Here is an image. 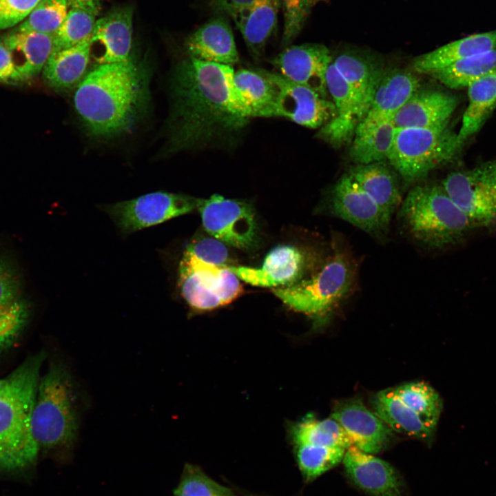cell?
<instances>
[{
  "mask_svg": "<svg viewBox=\"0 0 496 496\" xmlns=\"http://www.w3.org/2000/svg\"><path fill=\"white\" fill-rule=\"evenodd\" d=\"M44 352L24 361L0 390V471L24 468L37 459L39 448L32 432V414Z\"/></svg>",
  "mask_w": 496,
  "mask_h": 496,
  "instance_id": "obj_3",
  "label": "cell"
},
{
  "mask_svg": "<svg viewBox=\"0 0 496 496\" xmlns=\"http://www.w3.org/2000/svg\"><path fill=\"white\" fill-rule=\"evenodd\" d=\"M329 205L332 213L337 217L373 235L386 231L392 215L348 174L342 176L333 186Z\"/></svg>",
  "mask_w": 496,
  "mask_h": 496,
  "instance_id": "obj_13",
  "label": "cell"
},
{
  "mask_svg": "<svg viewBox=\"0 0 496 496\" xmlns=\"http://www.w3.org/2000/svg\"><path fill=\"white\" fill-rule=\"evenodd\" d=\"M132 6L118 7L96 20L92 44L99 43L103 52L99 64L118 63L129 58L132 40Z\"/></svg>",
  "mask_w": 496,
  "mask_h": 496,
  "instance_id": "obj_23",
  "label": "cell"
},
{
  "mask_svg": "<svg viewBox=\"0 0 496 496\" xmlns=\"http://www.w3.org/2000/svg\"><path fill=\"white\" fill-rule=\"evenodd\" d=\"M205 262L227 267L229 252L224 242L212 237L199 238L190 242L186 249Z\"/></svg>",
  "mask_w": 496,
  "mask_h": 496,
  "instance_id": "obj_42",
  "label": "cell"
},
{
  "mask_svg": "<svg viewBox=\"0 0 496 496\" xmlns=\"http://www.w3.org/2000/svg\"><path fill=\"white\" fill-rule=\"evenodd\" d=\"M200 200L185 194L156 192L99 207L122 234H130L189 213L198 209Z\"/></svg>",
  "mask_w": 496,
  "mask_h": 496,
  "instance_id": "obj_10",
  "label": "cell"
},
{
  "mask_svg": "<svg viewBox=\"0 0 496 496\" xmlns=\"http://www.w3.org/2000/svg\"><path fill=\"white\" fill-rule=\"evenodd\" d=\"M99 8L74 6L68 10L61 28L54 35V50L68 48L92 37Z\"/></svg>",
  "mask_w": 496,
  "mask_h": 496,
  "instance_id": "obj_37",
  "label": "cell"
},
{
  "mask_svg": "<svg viewBox=\"0 0 496 496\" xmlns=\"http://www.w3.org/2000/svg\"><path fill=\"white\" fill-rule=\"evenodd\" d=\"M295 444H309L347 450L351 443L341 425L331 416L322 420L307 415L293 427Z\"/></svg>",
  "mask_w": 496,
  "mask_h": 496,
  "instance_id": "obj_35",
  "label": "cell"
},
{
  "mask_svg": "<svg viewBox=\"0 0 496 496\" xmlns=\"http://www.w3.org/2000/svg\"><path fill=\"white\" fill-rule=\"evenodd\" d=\"M395 131L392 119L355 133L349 151L352 161L358 165H365L388 159Z\"/></svg>",
  "mask_w": 496,
  "mask_h": 496,
  "instance_id": "obj_33",
  "label": "cell"
},
{
  "mask_svg": "<svg viewBox=\"0 0 496 496\" xmlns=\"http://www.w3.org/2000/svg\"><path fill=\"white\" fill-rule=\"evenodd\" d=\"M25 83L15 67L7 47L0 39V83L18 85Z\"/></svg>",
  "mask_w": 496,
  "mask_h": 496,
  "instance_id": "obj_45",
  "label": "cell"
},
{
  "mask_svg": "<svg viewBox=\"0 0 496 496\" xmlns=\"http://www.w3.org/2000/svg\"><path fill=\"white\" fill-rule=\"evenodd\" d=\"M41 0H0V30L25 19Z\"/></svg>",
  "mask_w": 496,
  "mask_h": 496,
  "instance_id": "obj_43",
  "label": "cell"
},
{
  "mask_svg": "<svg viewBox=\"0 0 496 496\" xmlns=\"http://www.w3.org/2000/svg\"><path fill=\"white\" fill-rule=\"evenodd\" d=\"M348 477L371 496H407L402 476L389 462L354 446L345 451L343 459Z\"/></svg>",
  "mask_w": 496,
  "mask_h": 496,
  "instance_id": "obj_16",
  "label": "cell"
},
{
  "mask_svg": "<svg viewBox=\"0 0 496 496\" xmlns=\"http://www.w3.org/2000/svg\"><path fill=\"white\" fill-rule=\"evenodd\" d=\"M441 185L476 229L496 225V158L451 172Z\"/></svg>",
  "mask_w": 496,
  "mask_h": 496,
  "instance_id": "obj_9",
  "label": "cell"
},
{
  "mask_svg": "<svg viewBox=\"0 0 496 496\" xmlns=\"http://www.w3.org/2000/svg\"><path fill=\"white\" fill-rule=\"evenodd\" d=\"M68 6V0H41L17 30L54 36L66 18Z\"/></svg>",
  "mask_w": 496,
  "mask_h": 496,
  "instance_id": "obj_39",
  "label": "cell"
},
{
  "mask_svg": "<svg viewBox=\"0 0 496 496\" xmlns=\"http://www.w3.org/2000/svg\"><path fill=\"white\" fill-rule=\"evenodd\" d=\"M496 70V48L473 55L431 74L452 89L467 87L473 82Z\"/></svg>",
  "mask_w": 496,
  "mask_h": 496,
  "instance_id": "obj_34",
  "label": "cell"
},
{
  "mask_svg": "<svg viewBox=\"0 0 496 496\" xmlns=\"http://www.w3.org/2000/svg\"><path fill=\"white\" fill-rule=\"evenodd\" d=\"M68 369L53 362L39 380L32 414V432L39 449L70 446L79 427L78 395Z\"/></svg>",
  "mask_w": 496,
  "mask_h": 496,
  "instance_id": "obj_5",
  "label": "cell"
},
{
  "mask_svg": "<svg viewBox=\"0 0 496 496\" xmlns=\"http://www.w3.org/2000/svg\"><path fill=\"white\" fill-rule=\"evenodd\" d=\"M331 417L343 428L351 446L368 453L385 449L393 435V431L358 398L337 402Z\"/></svg>",
  "mask_w": 496,
  "mask_h": 496,
  "instance_id": "obj_15",
  "label": "cell"
},
{
  "mask_svg": "<svg viewBox=\"0 0 496 496\" xmlns=\"http://www.w3.org/2000/svg\"><path fill=\"white\" fill-rule=\"evenodd\" d=\"M91 38L52 52L43 69L44 79L50 87L65 90L81 81L90 61Z\"/></svg>",
  "mask_w": 496,
  "mask_h": 496,
  "instance_id": "obj_28",
  "label": "cell"
},
{
  "mask_svg": "<svg viewBox=\"0 0 496 496\" xmlns=\"http://www.w3.org/2000/svg\"><path fill=\"white\" fill-rule=\"evenodd\" d=\"M457 99L434 90L418 89L393 118L397 128H434L448 124Z\"/></svg>",
  "mask_w": 496,
  "mask_h": 496,
  "instance_id": "obj_21",
  "label": "cell"
},
{
  "mask_svg": "<svg viewBox=\"0 0 496 496\" xmlns=\"http://www.w3.org/2000/svg\"><path fill=\"white\" fill-rule=\"evenodd\" d=\"M399 216L414 239L441 249L458 244L476 228L442 185H417L399 207Z\"/></svg>",
  "mask_w": 496,
  "mask_h": 496,
  "instance_id": "obj_4",
  "label": "cell"
},
{
  "mask_svg": "<svg viewBox=\"0 0 496 496\" xmlns=\"http://www.w3.org/2000/svg\"><path fill=\"white\" fill-rule=\"evenodd\" d=\"M298 467L307 482L317 477L340 463L346 450L309 444H295Z\"/></svg>",
  "mask_w": 496,
  "mask_h": 496,
  "instance_id": "obj_38",
  "label": "cell"
},
{
  "mask_svg": "<svg viewBox=\"0 0 496 496\" xmlns=\"http://www.w3.org/2000/svg\"><path fill=\"white\" fill-rule=\"evenodd\" d=\"M29 314L18 271L10 259L0 256V354L16 341Z\"/></svg>",
  "mask_w": 496,
  "mask_h": 496,
  "instance_id": "obj_20",
  "label": "cell"
},
{
  "mask_svg": "<svg viewBox=\"0 0 496 496\" xmlns=\"http://www.w3.org/2000/svg\"><path fill=\"white\" fill-rule=\"evenodd\" d=\"M258 71L276 88L278 116L310 128L322 127L335 116L333 102L315 90L295 83L278 72Z\"/></svg>",
  "mask_w": 496,
  "mask_h": 496,
  "instance_id": "obj_12",
  "label": "cell"
},
{
  "mask_svg": "<svg viewBox=\"0 0 496 496\" xmlns=\"http://www.w3.org/2000/svg\"><path fill=\"white\" fill-rule=\"evenodd\" d=\"M101 0H68L69 6H91L100 8Z\"/></svg>",
  "mask_w": 496,
  "mask_h": 496,
  "instance_id": "obj_46",
  "label": "cell"
},
{
  "mask_svg": "<svg viewBox=\"0 0 496 496\" xmlns=\"http://www.w3.org/2000/svg\"><path fill=\"white\" fill-rule=\"evenodd\" d=\"M456 134L448 124L434 128L396 127L387 160L405 180L420 179L458 152Z\"/></svg>",
  "mask_w": 496,
  "mask_h": 496,
  "instance_id": "obj_7",
  "label": "cell"
},
{
  "mask_svg": "<svg viewBox=\"0 0 496 496\" xmlns=\"http://www.w3.org/2000/svg\"><path fill=\"white\" fill-rule=\"evenodd\" d=\"M174 496H234L232 491L218 484L199 468L186 464Z\"/></svg>",
  "mask_w": 496,
  "mask_h": 496,
  "instance_id": "obj_40",
  "label": "cell"
},
{
  "mask_svg": "<svg viewBox=\"0 0 496 496\" xmlns=\"http://www.w3.org/2000/svg\"><path fill=\"white\" fill-rule=\"evenodd\" d=\"M182 296L194 310L216 309L236 299L242 291L238 277L227 267H218L185 250L179 265Z\"/></svg>",
  "mask_w": 496,
  "mask_h": 496,
  "instance_id": "obj_8",
  "label": "cell"
},
{
  "mask_svg": "<svg viewBox=\"0 0 496 496\" xmlns=\"http://www.w3.org/2000/svg\"><path fill=\"white\" fill-rule=\"evenodd\" d=\"M258 0H205L207 6L218 15L230 17L234 22L243 16Z\"/></svg>",
  "mask_w": 496,
  "mask_h": 496,
  "instance_id": "obj_44",
  "label": "cell"
},
{
  "mask_svg": "<svg viewBox=\"0 0 496 496\" xmlns=\"http://www.w3.org/2000/svg\"><path fill=\"white\" fill-rule=\"evenodd\" d=\"M306 259L305 254L298 247L282 245L272 249L259 267L233 265L227 267L245 282L273 289L301 280Z\"/></svg>",
  "mask_w": 496,
  "mask_h": 496,
  "instance_id": "obj_17",
  "label": "cell"
},
{
  "mask_svg": "<svg viewBox=\"0 0 496 496\" xmlns=\"http://www.w3.org/2000/svg\"><path fill=\"white\" fill-rule=\"evenodd\" d=\"M356 265L342 249L313 276L295 283L272 289L273 293L290 308L313 316L329 311L352 289Z\"/></svg>",
  "mask_w": 496,
  "mask_h": 496,
  "instance_id": "obj_6",
  "label": "cell"
},
{
  "mask_svg": "<svg viewBox=\"0 0 496 496\" xmlns=\"http://www.w3.org/2000/svg\"><path fill=\"white\" fill-rule=\"evenodd\" d=\"M372 411L393 431L430 441L435 430L402 402L393 389L380 391L372 398Z\"/></svg>",
  "mask_w": 496,
  "mask_h": 496,
  "instance_id": "obj_27",
  "label": "cell"
},
{
  "mask_svg": "<svg viewBox=\"0 0 496 496\" xmlns=\"http://www.w3.org/2000/svg\"><path fill=\"white\" fill-rule=\"evenodd\" d=\"M25 82L43 70L54 50V36L16 30L1 39Z\"/></svg>",
  "mask_w": 496,
  "mask_h": 496,
  "instance_id": "obj_24",
  "label": "cell"
},
{
  "mask_svg": "<svg viewBox=\"0 0 496 496\" xmlns=\"http://www.w3.org/2000/svg\"><path fill=\"white\" fill-rule=\"evenodd\" d=\"M189 57L232 66L239 61L234 34L228 21L222 15L199 27L186 40Z\"/></svg>",
  "mask_w": 496,
  "mask_h": 496,
  "instance_id": "obj_22",
  "label": "cell"
},
{
  "mask_svg": "<svg viewBox=\"0 0 496 496\" xmlns=\"http://www.w3.org/2000/svg\"><path fill=\"white\" fill-rule=\"evenodd\" d=\"M230 65L192 57L176 68L167 150L175 153L231 137L252 118Z\"/></svg>",
  "mask_w": 496,
  "mask_h": 496,
  "instance_id": "obj_1",
  "label": "cell"
},
{
  "mask_svg": "<svg viewBox=\"0 0 496 496\" xmlns=\"http://www.w3.org/2000/svg\"><path fill=\"white\" fill-rule=\"evenodd\" d=\"M419 87L420 79L410 71L403 69L383 71L369 110L355 134L392 120Z\"/></svg>",
  "mask_w": 496,
  "mask_h": 496,
  "instance_id": "obj_18",
  "label": "cell"
},
{
  "mask_svg": "<svg viewBox=\"0 0 496 496\" xmlns=\"http://www.w3.org/2000/svg\"><path fill=\"white\" fill-rule=\"evenodd\" d=\"M280 8V0H258L234 23L253 58L258 59L263 54L276 28Z\"/></svg>",
  "mask_w": 496,
  "mask_h": 496,
  "instance_id": "obj_30",
  "label": "cell"
},
{
  "mask_svg": "<svg viewBox=\"0 0 496 496\" xmlns=\"http://www.w3.org/2000/svg\"><path fill=\"white\" fill-rule=\"evenodd\" d=\"M496 48V30L471 34L419 55L412 63L419 74H429L455 62Z\"/></svg>",
  "mask_w": 496,
  "mask_h": 496,
  "instance_id": "obj_25",
  "label": "cell"
},
{
  "mask_svg": "<svg viewBox=\"0 0 496 496\" xmlns=\"http://www.w3.org/2000/svg\"><path fill=\"white\" fill-rule=\"evenodd\" d=\"M326 78L327 91L335 106L336 115L322 126L318 136L338 146L351 140L363 114L358 97L332 61Z\"/></svg>",
  "mask_w": 496,
  "mask_h": 496,
  "instance_id": "obj_19",
  "label": "cell"
},
{
  "mask_svg": "<svg viewBox=\"0 0 496 496\" xmlns=\"http://www.w3.org/2000/svg\"><path fill=\"white\" fill-rule=\"evenodd\" d=\"M332 61L329 50L322 44L290 45L270 60L284 77L308 87L327 97V72Z\"/></svg>",
  "mask_w": 496,
  "mask_h": 496,
  "instance_id": "obj_14",
  "label": "cell"
},
{
  "mask_svg": "<svg viewBox=\"0 0 496 496\" xmlns=\"http://www.w3.org/2000/svg\"><path fill=\"white\" fill-rule=\"evenodd\" d=\"M6 382V378L4 379L0 378V390L3 387Z\"/></svg>",
  "mask_w": 496,
  "mask_h": 496,
  "instance_id": "obj_47",
  "label": "cell"
},
{
  "mask_svg": "<svg viewBox=\"0 0 496 496\" xmlns=\"http://www.w3.org/2000/svg\"><path fill=\"white\" fill-rule=\"evenodd\" d=\"M332 63L358 97L364 118L384 70L374 58L355 51L340 54Z\"/></svg>",
  "mask_w": 496,
  "mask_h": 496,
  "instance_id": "obj_26",
  "label": "cell"
},
{
  "mask_svg": "<svg viewBox=\"0 0 496 496\" xmlns=\"http://www.w3.org/2000/svg\"><path fill=\"white\" fill-rule=\"evenodd\" d=\"M325 0H280L283 12V31L281 44L288 46L299 34L312 10Z\"/></svg>",
  "mask_w": 496,
  "mask_h": 496,
  "instance_id": "obj_41",
  "label": "cell"
},
{
  "mask_svg": "<svg viewBox=\"0 0 496 496\" xmlns=\"http://www.w3.org/2000/svg\"><path fill=\"white\" fill-rule=\"evenodd\" d=\"M144 72L132 59L99 64L79 84L75 110L87 130L111 137L130 130L147 96Z\"/></svg>",
  "mask_w": 496,
  "mask_h": 496,
  "instance_id": "obj_2",
  "label": "cell"
},
{
  "mask_svg": "<svg viewBox=\"0 0 496 496\" xmlns=\"http://www.w3.org/2000/svg\"><path fill=\"white\" fill-rule=\"evenodd\" d=\"M393 390L428 426L435 430L442 410V401L432 386L424 382H413L397 386Z\"/></svg>",
  "mask_w": 496,
  "mask_h": 496,
  "instance_id": "obj_36",
  "label": "cell"
},
{
  "mask_svg": "<svg viewBox=\"0 0 496 496\" xmlns=\"http://www.w3.org/2000/svg\"><path fill=\"white\" fill-rule=\"evenodd\" d=\"M198 209L205 229L214 238L242 250L257 246L258 227L248 203L214 194L200 199Z\"/></svg>",
  "mask_w": 496,
  "mask_h": 496,
  "instance_id": "obj_11",
  "label": "cell"
},
{
  "mask_svg": "<svg viewBox=\"0 0 496 496\" xmlns=\"http://www.w3.org/2000/svg\"><path fill=\"white\" fill-rule=\"evenodd\" d=\"M379 205L391 214L400 207L402 197L393 174L381 162L357 165L348 174Z\"/></svg>",
  "mask_w": 496,
  "mask_h": 496,
  "instance_id": "obj_31",
  "label": "cell"
},
{
  "mask_svg": "<svg viewBox=\"0 0 496 496\" xmlns=\"http://www.w3.org/2000/svg\"><path fill=\"white\" fill-rule=\"evenodd\" d=\"M234 80L252 117L278 116L276 90L264 75L258 71L240 69L234 72Z\"/></svg>",
  "mask_w": 496,
  "mask_h": 496,
  "instance_id": "obj_32",
  "label": "cell"
},
{
  "mask_svg": "<svg viewBox=\"0 0 496 496\" xmlns=\"http://www.w3.org/2000/svg\"><path fill=\"white\" fill-rule=\"evenodd\" d=\"M467 87L468 104L456 134L459 149L468 138L479 130L496 107V70L473 82Z\"/></svg>",
  "mask_w": 496,
  "mask_h": 496,
  "instance_id": "obj_29",
  "label": "cell"
}]
</instances>
